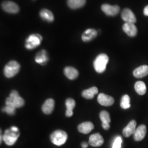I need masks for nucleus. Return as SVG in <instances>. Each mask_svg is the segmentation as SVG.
<instances>
[{
  "label": "nucleus",
  "instance_id": "f257e3e1",
  "mask_svg": "<svg viewBox=\"0 0 148 148\" xmlns=\"http://www.w3.org/2000/svg\"><path fill=\"white\" fill-rule=\"evenodd\" d=\"M20 136V131L16 126H12L6 130L3 136V140L6 145L12 146L16 143Z\"/></svg>",
  "mask_w": 148,
  "mask_h": 148
},
{
  "label": "nucleus",
  "instance_id": "f03ea898",
  "mask_svg": "<svg viewBox=\"0 0 148 148\" xmlns=\"http://www.w3.org/2000/svg\"><path fill=\"white\" fill-rule=\"evenodd\" d=\"M109 62V57L104 53L98 55L93 62L94 68L98 73H103L106 71V65Z\"/></svg>",
  "mask_w": 148,
  "mask_h": 148
},
{
  "label": "nucleus",
  "instance_id": "7ed1b4c3",
  "mask_svg": "<svg viewBox=\"0 0 148 148\" xmlns=\"http://www.w3.org/2000/svg\"><path fill=\"white\" fill-rule=\"evenodd\" d=\"M25 104L24 100L19 95L18 92L16 90H12L9 97L6 98L5 105L14 106L16 108H19L23 106Z\"/></svg>",
  "mask_w": 148,
  "mask_h": 148
},
{
  "label": "nucleus",
  "instance_id": "20e7f679",
  "mask_svg": "<svg viewBox=\"0 0 148 148\" xmlns=\"http://www.w3.org/2000/svg\"><path fill=\"white\" fill-rule=\"evenodd\" d=\"M21 69V65L16 61L11 60L4 68L3 73L6 77L12 78L18 74Z\"/></svg>",
  "mask_w": 148,
  "mask_h": 148
},
{
  "label": "nucleus",
  "instance_id": "39448f33",
  "mask_svg": "<svg viewBox=\"0 0 148 148\" xmlns=\"http://www.w3.org/2000/svg\"><path fill=\"white\" fill-rule=\"evenodd\" d=\"M51 142L57 146H61L65 144L68 139V134L62 130L54 131L50 136Z\"/></svg>",
  "mask_w": 148,
  "mask_h": 148
},
{
  "label": "nucleus",
  "instance_id": "423d86ee",
  "mask_svg": "<svg viewBox=\"0 0 148 148\" xmlns=\"http://www.w3.org/2000/svg\"><path fill=\"white\" fill-rule=\"evenodd\" d=\"M42 41V37L38 34L30 35L25 41V47L27 49L32 50L39 46Z\"/></svg>",
  "mask_w": 148,
  "mask_h": 148
},
{
  "label": "nucleus",
  "instance_id": "0eeeda50",
  "mask_svg": "<svg viewBox=\"0 0 148 148\" xmlns=\"http://www.w3.org/2000/svg\"><path fill=\"white\" fill-rule=\"evenodd\" d=\"M2 7L5 12L12 14H16L19 11L18 5L16 3L10 1H4L2 3Z\"/></svg>",
  "mask_w": 148,
  "mask_h": 148
},
{
  "label": "nucleus",
  "instance_id": "6e6552de",
  "mask_svg": "<svg viewBox=\"0 0 148 148\" xmlns=\"http://www.w3.org/2000/svg\"><path fill=\"white\" fill-rule=\"evenodd\" d=\"M101 10L107 16H115L120 11V7L118 5H111L109 4H103L101 5Z\"/></svg>",
  "mask_w": 148,
  "mask_h": 148
},
{
  "label": "nucleus",
  "instance_id": "1a4fd4ad",
  "mask_svg": "<svg viewBox=\"0 0 148 148\" xmlns=\"http://www.w3.org/2000/svg\"><path fill=\"white\" fill-rule=\"evenodd\" d=\"M98 102L101 106H110L114 103V99L110 95L100 93L98 97Z\"/></svg>",
  "mask_w": 148,
  "mask_h": 148
},
{
  "label": "nucleus",
  "instance_id": "9d476101",
  "mask_svg": "<svg viewBox=\"0 0 148 148\" xmlns=\"http://www.w3.org/2000/svg\"><path fill=\"white\" fill-rule=\"evenodd\" d=\"M104 143V139L99 133H95L90 136L89 144L93 147H101Z\"/></svg>",
  "mask_w": 148,
  "mask_h": 148
},
{
  "label": "nucleus",
  "instance_id": "9b49d317",
  "mask_svg": "<svg viewBox=\"0 0 148 148\" xmlns=\"http://www.w3.org/2000/svg\"><path fill=\"white\" fill-rule=\"evenodd\" d=\"M121 17L122 19L126 23H134L136 22V16L132 11L128 8L124 9L122 12Z\"/></svg>",
  "mask_w": 148,
  "mask_h": 148
},
{
  "label": "nucleus",
  "instance_id": "f8f14e48",
  "mask_svg": "<svg viewBox=\"0 0 148 148\" xmlns=\"http://www.w3.org/2000/svg\"><path fill=\"white\" fill-rule=\"evenodd\" d=\"M146 134L147 127L144 125H141L136 129L135 133H134L133 139L137 142L141 141L145 138Z\"/></svg>",
  "mask_w": 148,
  "mask_h": 148
},
{
  "label": "nucleus",
  "instance_id": "ddd939ff",
  "mask_svg": "<svg viewBox=\"0 0 148 148\" xmlns=\"http://www.w3.org/2000/svg\"><path fill=\"white\" fill-rule=\"evenodd\" d=\"M123 30L126 32L129 36L133 37L137 35V28L134 23H125L122 27Z\"/></svg>",
  "mask_w": 148,
  "mask_h": 148
},
{
  "label": "nucleus",
  "instance_id": "4468645a",
  "mask_svg": "<svg viewBox=\"0 0 148 148\" xmlns=\"http://www.w3.org/2000/svg\"><path fill=\"white\" fill-rule=\"evenodd\" d=\"M35 62L41 65H45L48 61L47 52L46 50L42 49L38 52L35 56Z\"/></svg>",
  "mask_w": 148,
  "mask_h": 148
},
{
  "label": "nucleus",
  "instance_id": "2eb2a0df",
  "mask_svg": "<svg viewBox=\"0 0 148 148\" xmlns=\"http://www.w3.org/2000/svg\"><path fill=\"white\" fill-rule=\"evenodd\" d=\"M136 125L137 123L135 120H132L130 122L127 126L125 127L123 130V135L125 137H129L130 136L134 134L136 130Z\"/></svg>",
  "mask_w": 148,
  "mask_h": 148
},
{
  "label": "nucleus",
  "instance_id": "dca6fc26",
  "mask_svg": "<svg viewBox=\"0 0 148 148\" xmlns=\"http://www.w3.org/2000/svg\"><path fill=\"white\" fill-rule=\"evenodd\" d=\"M55 102L53 99L49 98L45 101L42 106L43 112L46 115H49L52 112L54 108Z\"/></svg>",
  "mask_w": 148,
  "mask_h": 148
},
{
  "label": "nucleus",
  "instance_id": "f3484780",
  "mask_svg": "<svg viewBox=\"0 0 148 148\" xmlns=\"http://www.w3.org/2000/svg\"><path fill=\"white\" fill-rule=\"evenodd\" d=\"M94 125L91 122H84L78 126V130L83 134H88L94 129Z\"/></svg>",
  "mask_w": 148,
  "mask_h": 148
},
{
  "label": "nucleus",
  "instance_id": "a211bd4d",
  "mask_svg": "<svg viewBox=\"0 0 148 148\" xmlns=\"http://www.w3.org/2000/svg\"><path fill=\"white\" fill-rule=\"evenodd\" d=\"M64 73L67 78L71 80L76 79L79 76L78 70L72 66L65 67L64 69Z\"/></svg>",
  "mask_w": 148,
  "mask_h": 148
},
{
  "label": "nucleus",
  "instance_id": "6ab92c4d",
  "mask_svg": "<svg viewBox=\"0 0 148 148\" xmlns=\"http://www.w3.org/2000/svg\"><path fill=\"white\" fill-rule=\"evenodd\" d=\"M97 36V32L95 29H88L86 30L82 35V40L84 42H89L95 38Z\"/></svg>",
  "mask_w": 148,
  "mask_h": 148
},
{
  "label": "nucleus",
  "instance_id": "aec40b11",
  "mask_svg": "<svg viewBox=\"0 0 148 148\" xmlns=\"http://www.w3.org/2000/svg\"><path fill=\"white\" fill-rule=\"evenodd\" d=\"M133 76L136 78H142L148 75V66L144 65L139 66L133 71Z\"/></svg>",
  "mask_w": 148,
  "mask_h": 148
},
{
  "label": "nucleus",
  "instance_id": "412c9836",
  "mask_svg": "<svg viewBox=\"0 0 148 148\" xmlns=\"http://www.w3.org/2000/svg\"><path fill=\"white\" fill-rule=\"evenodd\" d=\"M76 105L75 101L73 98H69L65 101V106L66 107V110L65 112L66 116L71 117L73 115V109Z\"/></svg>",
  "mask_w": 148,
  "mask_h": 148
},
{
  "label": "nucleus",
  "instance_id": "4be33fe9",
  "mask_svg": "<svg viewBox=\"0 0 148 148\" xmlns=\"http://www.w3.org/2000/svg\"><path fill=\"white\" fill-rule=\"evenodd\" d=\"M98 93V90L96 87H92L87 90H85L82 92V96L86 99H91Z\"/></svg>",
  "mask_w": 148,
  "mask_h": 148
},
{
  "label": "nucleus",
  "instance_id": "5701e85b",
  "mask_svg": "<svg viewBox=\"0 0 148 148\" xmlns=\"http://www.w3.org/2000/svg\"><path fill=\"white\" fill-rule=\"evenodd\" d=\"M40 16L45 21L52 22L54 21V16L52 12L47 9H43L40 11Z\"/></svg>",
  "mask_w": 148,
  "mask_h": 148
},
{
  "label": "nucleus",
  "instance_id": "b1692460",
  "mask_svg": "<svg viewBox=\"0 0 148 148\" xmlns=\"http://www.w3.org/2000/svg\"><path fill=\"white\" fill-rule=\"evenodd\" d=\"M86 0H68V5L71 9H78L85 5Z\"/></svg>",
  "mask_w": 148,
  "mask_h": 148
},
{
  "label": "nucleus",
  "instance_id": "393cba45",
  "mask_svg": "<svg viewBox=\"0 0 148 148\" xmlns=\"http://www.w3.org/2000/svg\"><path fill=\"white\" fill-rule=\"evenodd\" d=\"M134 89L138 95H144L147 91V87L143 81H138L134 85Z\"/></svg>",
  "mask_w": 148,
  "mask_h": 148
},
{
  "label": "nucleus",
  "instance_id": "a878e982",
  "mask_svg": "<svg viewBox=\"0 0 148 148\" xmlns=\"http://www.w3.org/2000/svg\"><path fill=\"white\" fill-rule=\"evenodd\" d=\"M120 106L123 109H127L130 108V97H129V95H125L122 97Z\"/></svg>",
  "mask_w": 148,
  "mask_h": 148
},
{
  "label": "nucleus",
  "instance_id": "bb28decb",
  "mask_svg": "<svg viewBox=\"0 0 148 148\" xmlns=\"http://www.w3.org/2000/svg\"><path fill=\"white\" fill-rule=\"evenodd\" d=\"M99 117L102 123H110L111 121L110 115L106 111L103 110L101 111L99 114Z\"/></svg>",
  "mask_w": 148,
  "mask_h": 148
},
{
  "label": "nucleus",
  "instance_id": "cd10ccee",
  "mask_svg": "<svg viewBox=\"0 0 148 148\" xmlns=\"http://www.w3.org/2000/svg\"><path fill=\"white\" fill-rule=\"evenodd\" d=\"M16 107L11 105H5L3 108L2 111L5 112L7 114L10 115H13L16 113Z\"/></svg>",
  "mask_w": 148,
  "mask_h": 148
},
{
  "label": "nucleus",
  "instance_id": "c85d7f7f",
  "mask_svg": "<svg viewBox=\"0 0 148 148\" xmlns=\"http://www.w3.org/2000/svg\"><path fill=\"white\" fill-rule=\"evenodd\" d=\"M122 143V138L120 136L117 137L112 144V148H121Z\"/></svg>",
  "mask_w": 148,
  "mask_h": 148
},
{
  "label": "nucleus",
  "instance_id": "c756f323",
  "mask_svg": "<svg viewBox=\"0 0 148 148\" xmlns=\"http://www.w3.org/2000/svg\"><path fill=\"white\" fill-rule=\"evenodd\" d=\"M102 127L105 130H108L110 128V125L109 123H102Z\"/></svg>",
  "mask_w": 148,
  "mask_h": 148
},
{
  "label": "nucleus",
  "instance_id": "7c9ffc66",
  "mask_svg": "<svg viewBox=\"0 0 148 148\" xmlns=\"http://www.w3.org/2000/svg\"><path fill=\"white\" fill-rule=\"evenodd\" d=\"M144 14L145 16H148V5L146 6L144 9Z\"/></svg>",
  "mask_w": 148,
  "mask_h": 148
},
{
  "label": "nucleus",
  "instance_id": "2f4dec72",
  "mask_svg": "<svg viewBox=\"0 0 148 148\" xmlns=\"http://www.w3.org/2000/svg\"><path fill=\"white\" fill-rule=\"evenodd\" d=\"M81 146L82 148H87L88 147V144L86 142H82L81 144Z\"/></svg>",
  "mask_w": 148,
  "mask_h": 148
}]
</instances>
